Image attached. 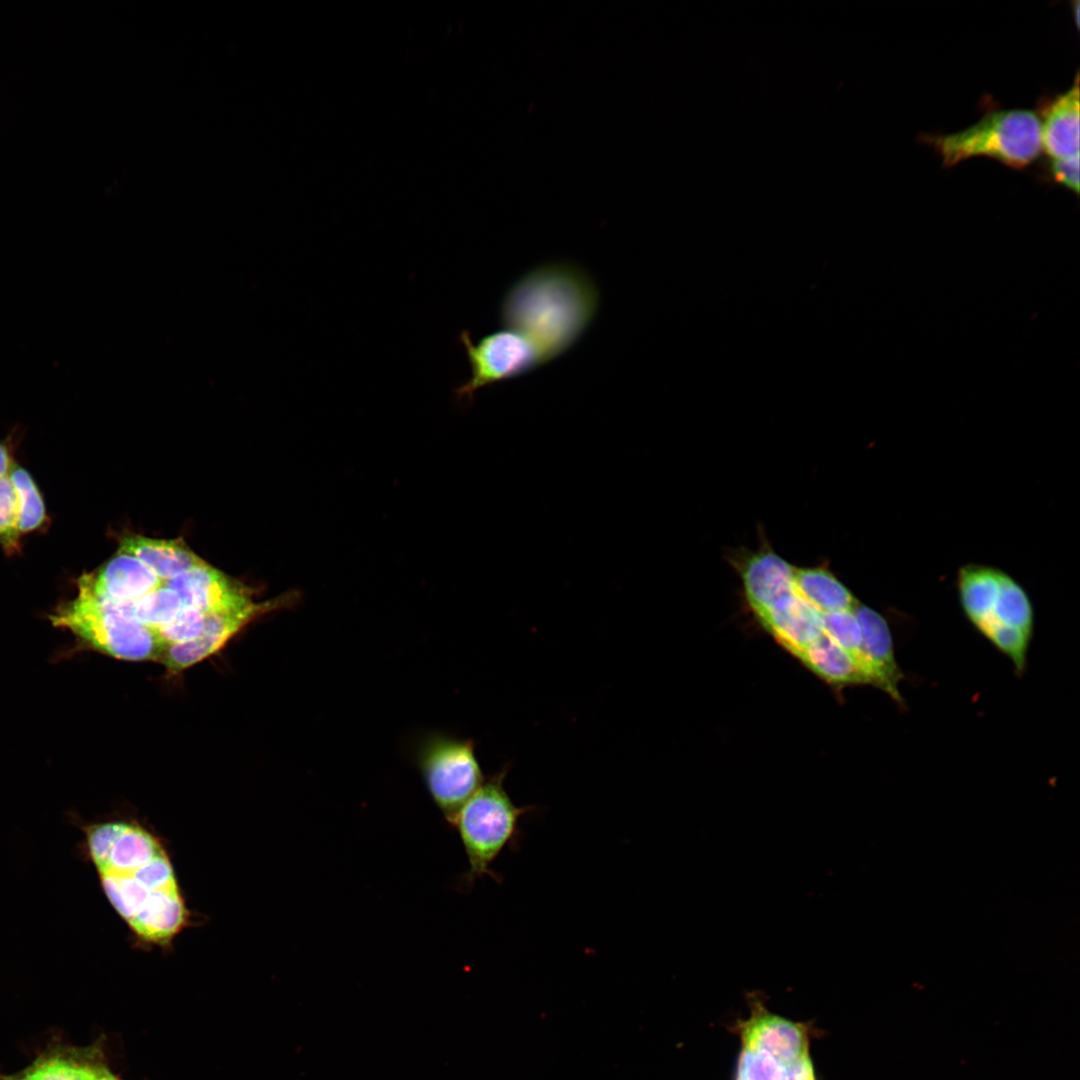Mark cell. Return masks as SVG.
Here are the masks:
<instances>
[{
    "label": "cell",
    "mask_w": 1080,
    "mask_h": 1080,
    "mask_svg": "<svg viewBox=\"0 0 1080 1080\" xmlns=\"http://www.w3.org/2000/svg\"><path fill=\"white\" fill-rule=\"evenodd\" d=\"M82 851L136 945L168 950L193 916L161 837L135 819L80 825Z\"/></svg>",
    "instance_id": "1"
},
{
    "label": "cell",
    "mask_w": 1080,
    "mask_h": 1080,
    "mask_svg": "<svg viewBox=\"0 0 1080 1080\" xmlns=\"http://www.w3.org/2000/svg\"><path fill=\"white\" fill-rule=\"evenodd\" d=\"M600 294L580 266L551 261L535 266L508 289L500 306L505 328L529 338L546 363L567 352L591 325Z\"/></svg>",
    "instance_id": "2"
},
{
    "label": "cell",
    "mask_w": 1080,
    "mask_h": 1080,
    "mask_svg": "<svg viewBox=\"0 0 1080 1080\" xmlns=\"http://www.w3.org/2000/svg\"><path fill=\"white\" fill-rule=\"evenodd\" d=\"M736 1025L739 1052L734 1080H818L809 1026L769 1010L755 997Z\"/></svg>",
    "instance_id": "3"
},
{
    "label": "cell",
    "mask_w": 1080,
    "mask_h": 1080,
    "mask_svg": "<svg viewBox=\"0 0 1080 1080\" xmlns=\"http://www.w3.org/2000/svg\"><path fill=\"white\" fill-rule=\"evenodd\" d=\"M53 626L73 633L87 647L128 661L161 658L166 645L158 633L132 614L131 602L119 603L77 588L73 599L49 615Z\"/></svg>",
    "instance_id": "4"
},
{
    "label": "cell",
    "mask_w": 1080,
    "mask_h": 1080,
    "mask_svg": "<svg viewBox=\"0 0 1080 1080\" xmlns=\"http://www.w3.org/2000/svg\"><path fill=\"white\" fill-rule=\"evenodd\" d=\"M919 140L952 167L975 156H986L1013 169H1023L1041 150L1039 117L1023 109L987 112L968 128L945 135L921 134Z\"/></svg>",
    "instance_id": "5"
},
{
    "label": "cell",
    "mask_w": 1080,
    "mask_h": 1080,
    "mask_svg": "<svg viewBox=\"0 0 1080 1080\" xmlns=\"http://www.w3.org/2000/svg\"><path fill=\"white\" fill-rule=\"evenodd\" d=\"M505 776L502 770L484 781L454 821L468 860L461 880L464 888L470 889L484 876L499 881L491 865L515 841L520 818L531 810L513 803L504 787Z\"/></svg>",
    "instance_id": "6"
},
{
    "label": "cell",
    "mask_w": 1080,
    "mask_h": 1080,
    "mask_svg": "<svg viewBox=\"0 0 1080 1080\" xmlns=\"http://www.w3.org/2000/svg\"><path fill=\"white\" fill-rule=\"evenodd\" d=\"M418 766L432 800L453 826L463 805L485 781L473 742L429 736L419 749Z\"/></svg>",
    "instance_id": "7"
},
{
    "label": "cell",
    "mask_w": 1080,
    "mask_h": 1080,
    "mask_svg": "<svg viewBox=\"0 0 1080 1080\" xmlns=\"http://www.w3.org/2000/svg\"><path fill=\"white\" fill-rule=\"evenodd\" d=\"M471 374L453 391L459 402L471 403L484 387L520 377L546 364L540 349L523 334L503 328L474 342L466 330L459 334Z\"/></svg>",
    "instance_id": "8"
},
{
    "label": "cell",
    "mask_w": 1080,
    "mask_h": 1080,
    "mask_svg": "<svg viewBox=\"0 0 1080 1080\" xmlns=\"http://www.w3.org/2000/svg\"><path fill=\"white\" fill-rule=\"evenodd\" d=\"M46 521L44 501L32 476L0 442V546L8 554L17 552L21 537Z\"/></svg>",
    "instance_id": "9"
},
{
    "label": "cell",
    "mask_w": 1080,
    "mask_h": 1080,
    "mask_svg": "<svg viewBox=\"0 0 1080 1080\" xmlns=\"http://www.w3.org/2000/svg\"><path fill=\"white\" fill-rule=\"evenodd\" d=\"M295 596L287 595L264 603L253 602L243 608L205 615L200 635L189 642L167 646L161 662L169 672H181L218 652L254 618L297 600Z\"/></svg>",
    "instance_id": "10"
},
{
    "label": "cell",
    "mask_w": 1080,
    "mask_h": 1080,
    "mask_svg": "<svg viewBox=\"0 0 1080 1080\" xmlns=\"http://www.w3.org/2000/svg\"><path fill=\"white\" fill-rule=\"evenodd\" d=\"M179 597L182 606L204 615L243 608L253 603L250 593L206 562L164 583Z\"/></svg>",
    "instance_id": "11"
},
{
    "label": "cell",
    "mask_w": 1080,
    "mask_h": 1080,
    "mask_svg": "<svg viewBox=\"0 0 1080 1080\" xmlns=\"http://www.w3.org/2000/svg\"><path fill=\"white\" fill-rule=\"evenodd\" d=\"M745 598L756 616L793 586L794 566L767 544L755 551L742 550L731 558Z\"/></svg>",
    "instance_id": "12"
},
{
    "label": "cell",
    "mask_w": 1080,
    "mask_h": 1080,
    "mask_svg": "<svg viewBox=\"0 0 1080 1080\" xmlns=\"http://www.w3.org/2000/svg\"><path fill=\"white\" fill-rule=\"evenodd\" d=\"M164 585L137 558L118 551L98 569L82 574L77 588L119 603H130Z\"/></svg>",
    "instance_id": "13"
},
{
    "label": "cell",
    "mask_w": 1080,
    "mask_h": 1080,
    "mask_svg": "<svg viewBox=\"0 0 1080 1080\" xmlns=\"http://www.w3.org/2000/svg\"><path fill=\"white\" fill-rule=\"evenodd\" d=\"M823 615L792 588L758 615L761 624L792 655L799 654L822 633Z\"/></svg>",
    "instance_id": "14"
},
{
    "label": "cell",
    "mask_w": 1080,
    "mask_h": 1080,
    "mask_svg": "<svg viewBox=\"0 0 1080 1080\" xmlns=\"http://www.w3.org/2000/svg\"><path fill=\"white\" fill-rule=\"evenodd\" d=\"M854 613L861 626L862 650L873 685L888 693L896 703L903 705L898 685L904 675L895 659L892 636L886 620L875 610L860 603Z\"/></svg>",
    "instance_id": "15"
},
{
    "label": "cell",
    "mask_w": 1080,
    "mask_h": 1080,
    "mask_svg": "<svg viewBox=\"0 0 1080 1080\" xmlns=\"http://www.w3.org/2000/svg\"><path fill=\"white\" fill-rule=\"evenodd\" d=\"M1079 74L1064 93L1040 105L1041 145L1052 159L1079 153Z\"/></svg>",
    "instance_id": "16"
},
{
    "label": "cell",
    "mask_w": 1080,
    "mask_h": 1080,
    "mask_svg": "<svg viewBox=\"0 0 1080 1080\" xmlns=\"http://www.w3.org/2000/svg\"><path fill=\"white\" fill-rule=\"evenodd\" d=\"M118 551L137 558L164 583L205 562L182 539L129 535L121 538Z\"/></svg>",
    "instance_id": "17"
},
{
    "label": "cell",
    "mask_w": 1080,
    "mask_h": 1080,
    "mask_svg": "<svg viewBox=\"0 0 1080 1080\" xmlns=\"http://www.w3.org/2000/svg\"><path fill=\"white\" fill-rule=\"evenodd\" d=\"M106 1068L95 1049H70L40 1057L15 1080H100Z\"/></svg>",
    "instance_id": "18"
},
{
    "label": "cell",
    "mask_w": 1080,
    "mask_h": 1080,
    "mask_svg": "<svg viewBox=\"0 0 1080 1080\" xmlns=\"http://www.w3.org/2000/svg\"><path fill=\"white\" fill-rule=\"evenodd\" d=\"M811 671L835 685L871 684L855 659L822 633L797 657Z\"/></svg>",
    "instance_id": "19"
},
{
    "label": "cell",
    "mask_w": 1080,
    "mask_h": 1080,
    "mask_svg": "<svg viewBox=\"0 0 1080 1080\" xmlns=\"http://www.w3.org/2000/svg\"><path fill=\"white\" fill-rule=\"evenodd\" d=\"M1001 573L998 569L974 564L959 569L957 584L961 606L976 628L991 619Z\"/></svg>",
    "instance_id": "20"
},
{
    "label": "cell",
    "mask_w": 1080,
    "mask_h": 1080,
    "mask_svg": "<svg viewBox=\"0 0 1080 1080\" xmlns=\"http://www.w3.org/2000/svg\"><path fill=\"white\" fill-rule=\"evenodd\" d=\"M796 590L822 613L853 611L859 602L851 591L824 566L795 567Z\"/></svg>",
    "instance_id": "21"
},
{
    "label": "cell",
    "mask_w": 1080,
    "mask_h": 1080,
    "mask_svg": "<svg viewBox=\"0 0 1080 1080\" xmlns=\"http://www.w3.org/2000/svg\"><path fill=\"white\" fill-rule=\"evenodd\" d=\"M1033 618V608L1027 593L1012 577L1002 572L991 619L981 626L997 622L1032 635Z\"/></svg>",
    "instance_id": "22"
},
{
    "label": "cell",
    "mask_w": 1080,
    "mask_h": 1080,
    "mask_svg": "<svg viewBox=\"0 0 1080 1080\" xmlns=\"http://www.w3.org/2000/svg\"><path fill=\"white\" fill-rule=\"evenodd\" d=\"M822 629L826 636L855 659L873 684L862 650L861 626L854 610L824 613Z\"/></svg>",
    "instance_id": "23"
},
{
    "label": "cell",
    "mask_w": 1080,
    "mask_h": 1080,
    "mask_svg": "<svg viewBox=\"0 0 1080 1080\" xmlns=\"http://www.w3.org/2000/svg\"><path fill=\"white\" fill-rule=\"evenodd\" d=\"M182 607L178 595L165 584L131 602L133 616L155 631L171 622Z\"/></svg>",
    "instance_id": "24"
},
{
    "label": "cell",
    "mask_w": 1080,
    "mask_h": 1080,
    "mask_svg": "<svg viewBox=\"0 0 1080 1080\" xmlns=\"http://www.w3.org/2000/svg\"><path fill=\"white\" fill-rule=\"evenodd\" d=\"M999 651L1012 661L1017 673L1025 670L1031 636L1019 629L990 622L978 629Z\"/></svg>",
    "instance_id": "25"
},
{
    "label": "cell",
    "mask_w": 1080,
    "mask_h": 1080,
    "mask_svg": "<svg viewBox=\"0 0 1080 1080\" xmlns=\"http://www.w3.org/2000/svg\"><path fill=\"white\" fill-rule=\"evenodd\" d=\"M205 615L199 611L182 607L177 616L167 625L156 630L166 647L189 642L203 630Z\"/></svg>",
    "instance_id": "26"
},
{
    "label": "cell",
    "mask_w": 1080,
    "mask_h": 1080,
    "mask_svg": "<svg viewBox=\"0 0 1080 1080\" xmlns=\"http://www.w3.org/2000/svg\"><path fill=\"white\" fill-rule=\"evenodd\" d=\"M1048 174L1056 184L1079 193V153L1067 158L1052 159Z\"/></svg>",
    "instance_id": "27"
},
{
    "label": "cell",
    "mask_w": 1080,
    "mask_h": 1080,
    "mask_svg": "<svg viewBox=\"0 0 1080 1080\" xmlns=\"http://www.w3.org/2000/svg\"><path fill=\"white\" fill-rule=\"evenodd\" d=\"M1073 10L1075 11V21H1076V25L1078 27L1079 26V2L1078 1L1075 2V7H1074Z\"/></svg>",
    "instance_id": "28"
}]
</instances>
